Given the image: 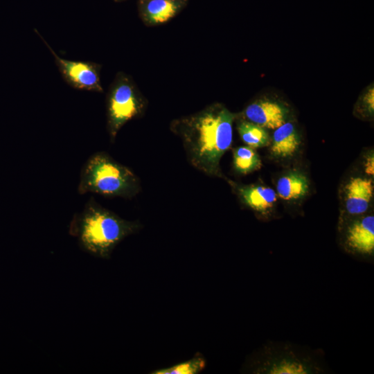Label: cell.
<instances>
[{
  "label": "cell",
  "mask_w": 374,
  "mask_h": 374,
  "mask_svg": "<svg viewBox=\"0 0 374 374\" xmlns=\"http://www.w3.org/2000/svg\"><path fill=\"white\" fill-rule=\"evenodd\" d=\"M234 118L226 108L215 105L173 124L191 166L208 176L222 177L220 163L232 144Z\"/></svg>",
  "instance_id": "cell-1"
},
{
  "label": "cell",
  "mask_w": 374,
  "mask_h": 374,
  "mask_svg": "<svg viewBox=\"0 0 374 374\" xmlns=\"http://www.w3.org/2000/svg\"><path fill=\"white\" fill-rule=\"evenodd\" d=\"M141 228L138 221L123 219L91 197L82 211L74 214L69 233L77 239L82 250L96 258L108 260L123 240Z\"/></svg>",
  "instance_id": "cell-2"
},
{
  "label": "cell",
  "mask_w": 374,
  "mask_h": 374,
  "mask_svg": "<svg viewBox=\"0 0 374 374\" xmlns=\"http://www.w3.org/2000/svg\"><path fill=\"white\" fill-rule=\"evenodd\" d=\"M140 190V180L134 172L107 152L94 153L81 169L78 186L80 195L92 193L131 199Z\"/></svg>",
  "instance_id": "cell-3"
},
{
  "label": "cell",
  "mask_w": 374,
  "mask_h": 374,
  "mask_svg": "<svg viewBox=\"0 0 374 374\" xmlns=\"http://www.w3.org/2000/svg\"><path fill=\"white\" fill-rule=\"evenodd\" d=\"M250 371L265 374H313L323 373L321 353L285 342H269L250 360Z\"/></svg>",
  "instance_id": "cell-4"
},
{
  "label": "cell",
  "mask_w": 374,
  "mask_h": 374,
  "mask_svg": "<svg viewBox=\"0 0 374 374\" xmlns=\"http://www.w3.org/2000/svg\"><path fill=\"white\" fill-rule=\"evenodd\" d=\"M142 103L128 78L119 76L112 86L107 98V131L112 143L121 128L136 117Z\"/></svg>",
  "instance_id": "cell-5"
},
{
  "label": "cell",
  "mask_w": 374,
  "mask_h": 374,
  "mask_svg": "<svg viewBox=\"0 0 374 374\" xmlns=\"http://www.w3.org/2000/svg\"><path fill=\"white\" fill-rule=\"evenodd\" d=\"M53 55L55 64L64 80L71 87L85 91L102 92L100 78V66L88 61L69 60L57 55L51 46L35 30Z\"/></svg>",
  "instance_id": "cell-6"
},
{
  "label": "cell",
  "mask_w": 374,
  "mask_h": 374,
  "mask_svg": "<svg viewBox=\"0 0 374 374\" xmlns=\"http://www.w3.org/2000/svg\"><path fill=\"white\" fill-rule=\"evenodd\" d=\"M345 250L360 260H373L374 216L366 215L351 220L342 233Z\"/></svg>",
  "instance_id": "cell-7"
},
{
  "label": "cell",
  "mask_w": 374,
  "mask_h": 374,
  "mask_svg": "<svg viewBox=\"0 0 374 374\" xmlns=\"http://www.w3.org/2000/svg\"><path fill=\"white\" fill-rule=\"evenodd\" d=\"M287 110L281 104L259 100L249 105L244 111L247 119L264 128L276 129L285 123Z\"/></svg>",
  "instance_id": "cell-8"
},
{
  "label": "cell",
  "mask_w": 374,
  "mask_h": 374,
  "mask_svg": "<svg viewBox=\"0 0 374 374\" xmlns=\"http://www.w3.org/2000/svg\"><path fill=\"white\" fill-rule=\"evenodd\" d=\"M373 195V181L370 179L355 177L346 186V210L351 215L365 213Z\"/></svg>",
  "instance_id": "cell-9"
},
{
  "label": "cell",
  "mask_w": 374,
  "mask_h": 374,
  "mask_svg": "<svg viewBox=\"0 0 374 374\" xmlns=\"http://www.w3.org/2000/svg\"><path fill=\"white\" fill-rule=\"evenodd\" d=\"M242 202L253 211L267 213L274 206L277 197L272 188L261 185H235Z\"/></svg>",
  "instance_id": "cell-10"
},
{
  "label": "cell",
  "mask_w": 374,
  "mask_h": 374,
  "mask_svg": "<svg viewBox=\"0 0 374 374\" xmlns=\"http://www.w3.org/2000/svg\"><path fill=\"white\" fill-rule=\"evenodd\" d=\"M300 144V136L295 126L290 122H285L275 129L270 153L276 158H289L296 153Z\"/></svg>",
  "instance_id": "cell-11"
},
{
  "label": "cell",
  "mask_w": 374,
  "mask_h": 374,
  "mask_svg": "<svg viewBox=\"0 0 374 374\" xmlns=\"http://www.w3.org/2000/svg\"><path fill=\"white\" fill-rule=\"evenodd\" d=\"M309 189L307 177L299 172H289L278 179L276 190L278 196L287 201H292L304 197Z\"/></svg>",
  "instance_id": "cell-12"
},
{
  "label": "cell",
  "mask_w": 374,
  "mask_h": 374,
  "mask_svg": "<svg viewBox=\"0 0 374 374\" xmlns=\"http://www.w3.org/2000/svg\"><path fill=\"white\" fill-rule=\"evenodd\" d=\"M233 164L238 173L246 175L258 170L261 167V160L253 148L240 146L233 150Z\"/></svg>",
  "instance_id": "cell-13"
},
{
  "label": "cell",
  "mask_w": 374,
  "mask_h": 374,
  "mask_svg": "<svg viewBox=\"0 0 374 374\" xmlns=\"http://www.w3.org/2000/svg\"><path fill=\"white\" fill-rule=\"evenodd\" d=\"M238 133L244 143L252 148L268 145L269 136L265 128L249 121H242L238 125Z\"/></svg>",
  "instance_id": "cell-14"
},
{
  "label": "cell",
  "mask_w": 374,
  "mask_h": 374,
  "mask_svg": "<svg viewBox=\"0 0 374 374\" xmlns=\"http://www.w3.org/2000/svg\"><path fill=\"white\" fill-rule=\"evenodd\" d=\"M177 6L173 0H150L145 6L148 19L154 24H162L176 13Z\"/></svg>",
  "instance_id": "cell-15"
},
{
  "label": "cell",
  "mask_w": 374,
  "mask_h": 374,
  "mask_svg": "<svg viewBox=\"0 0 374 374\" xmlns=\"http://www.w3.org/2000/svg\"><path fill=\"white\" fill-rule=\"evenodd\" d=\"M206 361L201 355H195L193 358L168 368L152 372L154 374H197L205 367Z\"/></svg>",
  "instance_id": "cell-16"
},
{
  "label": "cell",
  "mask_w": 374,
  "mask_h": 374,
  "mask_svg": "<svg viewBox=\"0 0 374 374\" xmlns=\"http://www.w3.org/2000/svg\"><path fill=\"white\" fill-rule=\"evenodd\" d=\"M374 90L373 87L370 88L364 94L363 98V104L366 110L370 114H373L374 110Z\"/></svg>",
  "instance_id": "cell-17"
},
{
  "label": "cell",
  "mask_w": 374,
  "mask_h": 374,
  "mask_svg": "<svg viewBox=\"0 0 374 374\" xmlns=\"http://www.w3.org/2000/svg\"><path fill=\"white\" fill-rule=\"evenodd\" d=\"M366 172L370 175H373V154L367 158V161L365 164Z\"/></svg>",
  "instance_id": "cell-18"
}]
</instances>
